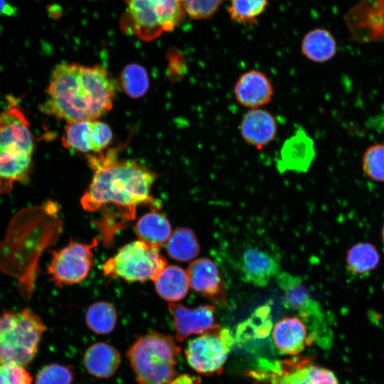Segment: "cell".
<instances>
[{"label": "cell", "mask_w": 384, "mask_h": 384, "mask_svg": "<svg viewBox=\"0 0 384 384\" xmlns=\"http://www.w3.org/2000/svg\"><path fill=\"white\" fill-rule=\"evenodd\" d=\"M303 375L306 384H339L331 371L314 366L306 359L303 364Z\"/></svg>", "instance_id": "836d02e7"}, {"label": "cell", "mask_w": 384, "mask_h": 384, "mask_svg": "<svg viewBox=\"0 0 384 384\" xmlns=\"http://www.w3.org/2000/svg\"><path fill=\"white\" fill-rule=\"evenodd\" d=\"M166 265L159 247L138 240L126 244L108 259L102 272L106 276L128 282L153 281Z\"/></svg>", "instance_id": "8992f818"}, {"label": "cell", "mask_w": 384, "mask_h": 384, "mask_svg": "<svg viewBox=\"0 0 384 384\" xmlns=\"http://www.w3.org/2000/svg\"><path fill=\"white\" fill-rule=\"evenodd\" d=\"M224 0H180L185 14L193 19H206L212 16Z\"/></svg>", "instance_id": "d6a6232c"}, {"label": "cell", "mask_w": 384, "mask_h": 384, "mask_svg": "<svg viewBox=\"0 0 384 384\" xmlns=\"http://www.w3.org/2000/svg\"><path fill=\"white\" fill-rule=\"evenodd\" d=\"M362 168L370 179L384 182V144L369 146L362 156Z\"/></svg>", "instance_id": "4dcf8cb0"}, {"label": "cell", "mask_w": 384, "mask_h": 384, "mask_svg": "<svg viewBox=\"0 0 384 384\" xmlns=\"http://www.w3.org/2000/svg\"><path fill=\"white\" fill-rule=\"evenodd\" d=\"M166 250L171 258L181 262H188L198 255L200 245L192 230L178 227L168 240Z\"/></svg>", "instance_id": "4316f807"}, {"label": "cell", "mask_w": 384, "mask_h": 384, "mask_svg": "<svg viewBox=\"0 0 384 384\" xmlns=\"http://www.w3.org/2000/svg\"><path fill=\"white\" fill-rule=\"evenodd\" d=\"M304 359L295 358L287 361L261 362V368L249 375L270 384H306L303 375Z\"/></svg>", "instance_id": "7402d4cb"}, {"label": "cell", "mask_w": 384, "mask_h": 384, "mask_svg": "<svg viewBox=\"0 0 384 384\" xmlns=\"http://www.w3.org/2000/svg\"><path fill=\"white\" fill-rule=\"evenodd\" d=\"M190 287L214 304L227 305L223 280L215 264L208 258L193 261L187 270Z\"/></svg>", "instance_id": "7c38bea8"}, {"label": "cell", "mask_w": 384, "mask_h": 384, "mask_svg": "<svg viewBox=\"0 0 384 384\" xmlns=\"http://www.w3.org/2000/svg\"><path fill=\"white\" fill-rule=\"evenodd\" d=\"M134 230L139 240L157 247L168 241L172 233L169 220L156 211L143 215L136 223Z\"/></svg>", "instance_id": "d4e9b609"}, {"label": "cell", "mask_w": 384, "mask_h": 384, "mask_svg": "<svg viewBox=\"0 0 384 384\" xmlns=\"http://www.w3.org/2000/svg\"><path fill=\"white\" fill-rule=\"evenodd\" d=\"M153 282L158 294L171 303L183 299L190 287L187 271L177 265H166Z\"/></svg>", "instance_id": "603a6c76"}, {"label": "cell", "mask_w": 384, "mask_h": 384, "mask_svg": "<svg viewBox=\"0 0 384 384\" xmlns=\"http://www.w3.org/2000/svg\"><path fill=\"white\" fill-rule=\"evenodd\" d=\"M33 378L23 368L14 363L0 366V384H32Z\"/></svg>", "instance_id": "e575fe53"}, {"label": "cell", "mask_w": 384, "mask_h": 384, "mask_svg": "<svg viewBox=\"0 0 384 384\" xmlns=\"http://www.w3.org/2000/svg\"><path fill=\"white\" fill-rule=\"evenodd\" d=\"M315 158L313 139L304 128L299 127L294 134L283 142L276 160V167L282 174L286 171L305 173Z\"/></svg>", "instance_id": "8fae6325"}, {"label": "cell", "mask_w": 384, "mask_h": 384, "mask_svg": "<svg viewBox=\"0 0 384 384\" xmlns=\"http://www.w3.org/2000/svg\"><path fill=\"white\" fill-rule=\"evenodd\" d=\"M116 91L103 67L61 63L51 73L41 110L68 123L96 119L112 109Z\"/></svg>", "instance_id": "7a4b0ae2"}, {"label": "cell", "mask_w": 384, "mask_h": 384, "mask_svg": "<svg viewBox=\"0 0 384 384\" xmlns=\"http://www.w3.org/2000/svg\"><path fill=\"white\" fill-rule=\"evenodd\" d=\"M380 262L377 248L370 242H358L351 247L346 257L348 272L355 276H366Z\"/></svg>", "instance_id": "484cf974"}, {"label": "cell", "mask_w": 384, "mask_h": 384, "mask_svg": "<svg viewBox=\"0 0 384 384\" xmlns=\"http://www.w3.org/2000/svg\"><path fill=\"white\" fill-rule=\"evenodd\" d=\"M31 168V154L0 149V195L11 191L14 182L26 181Z\"/></svg>", "instance_id": "ffe728a7"}, {"label": "cell", "mask_w": 384, "mask_h": 384, "mask_svg": "<svg viewBox=\"0 0 384 384\" xmlns=\"http://www.w3.org/2000/svg\"><path fill=\"white\" fill-rule=\"evenodd\" d=\"M121 355L113 346L98 342L90 346L83 356V364L87 373L97 378H109L117 370Z\"/></svg>", "instance_id": "44dd1931"}, {"label": "cell", "mask_w": 384, "mask_h": 384, "mask_svg": "<svg viewBox=\"0 0 384 384\" xmlns=\"http://www.w3.org/2000/svg\"><path fill=\"white\" fill-rule=\"evenodd\" d=\"M240 129L245 142L262 149L275 139L277 124L274 116L267 110L252 109L243 115Z\"/></svg>", "instance_id": "ac0fdd59"}, {"label": "cell", "mask_w": 384, "mask_h": 384, "mask_svg": "<svg viewBox=\"0 0 384 384\" xmlns=\"http://www.w3.org/2000/svg\"><path fill=\"white\" fill-rule=\"evenodd\" d=\"M121 84L129 96L137 98L144 95L149 88V78L145 69L139 65L126 66L121 74Z\"/></svg>", "instance_id": "f546056e"}, {"label": "cell", "mask_w": 384, "mask_h": 384, "mask_svg": "<svg viewBox=\"0 0 384 384\" xmlns=\"http://www.w3.org/2000/svg\"><path fill=\"white\" fill-rule=\"evenodd\" d=\"M381 235H382L383 242L384 244V225L383 226V228H382Z\"/></svg>", "instance_id": "74e56055"}, {"label": "cell", "mask_w": 384, "mask_h": 384, "mask_svg": "<svg viewBox=\"0 0 384 384\" xmlns=\"http://www.w3.org/2000/svg\"><path fill=\"white\" fill-rule=\"evenodd\" d=\"M233 343L230 331L215 324L188 343L185 350L187 362L198 373L219 374Z\"/></svg>", "instance_id": "52a82bcc"}, {"label": "cell", "mask_w": 384, "mask_h": 384, "mask_svg": "<svg viewBox=\"0 0 384 384\" xmlns=\"http://www.w3.org/2000/svg\"><path fill=\"white\" fill-rule=\"evenodd\" d=\"M275 279L283 292V303L287 309L298 311L299 315L313 314L321 311L320 305L311 298L299 276L281 272Z\"/></svg>", "instance_id": "d6986e66"}, {"label": "cell", "mask_w": 384, "mask_h": 384, "mask_svg": "<svg viewBox=\"0 0 384 384\" xmlns=\"http://www.w3.org/2000/svg\"><path fill=\"white\" fill-rule=\"evenodd\" d=\"M97 245L96 239L90 244L71 241L63 248L53 251L47 269L50 279L59 287L83 281L90 270L92 249Z\"/></svg>", "instance_id": "ba28073f"}, {"label": "cell", "mask_w": 384, "mask_h": 384, "mask_svg": "<svg viewBox=\"0 0 384 384\" xmlns=\"http://www.w3.org/2000/svg\"><path fill=\"white\" fill-rule=\"evenodd\" d=\"M314 321L302 316H287L274 326L272 339L276 348L282 353L295 356L316 338L308 331L306 322Z\"/></svg>", "instance_id": "2e32d148"}, {"label": "cell", "mask_w": 384, "mask_h": 384, "mask_svg": "<svg viewBox=\"0 0 384 384\" xmlns=\"http://www.w3.org/2000/svg\"><path fill=\"white\" fill-rule=\"evenodd\" d=\"M92 178L84 192L82 208L95 212L111 206L127 220L136 215L138 206L154 205L151 194L156 172L133 159H120L117 149L89 154Z\"/></svg>", "instance_id": "6da1fadb"}, {"label": "cell", "mask_w": 384, "mask_h": 384, "mask_svg": "<svg viewBox=\"0 0 384 384\" xmlns=\"http://www.w3.org/2000/svg\"><path fill=\"white\" fill-rule=\"evenodd\" d=\"M180 353L172 336L151 331L133 343L127 357L137 384H170L177 375Z\"/></svg>", "instance_id": "3957f363"}, {"label": "cell", "mask_w": 384, "mask_h": 384, "mask_svg": "<svg viewBox=\"0 0 384 384\" xmlns=\"http://www.w3.org/2000/svg\"><path fill=\"white\" fill-rule=\"evenodd\" d=\"M73 380L74 370L72 366L50 363L39 370L35 384H71Z\"/></svg>", "instance_id": "1f68e13d"}, {"label": "cell", "mask_w": 384, "mask_h": 384, "mask_svg": "<svg viewBox=\"0 0 384 384\" xmlns=\"http://www.w3.org/2000/svg\"><path fill=\"white\" fill-rule=\"evenodd\" d=\"M33 139L29 123L16 107L0 112V149L33 154Z\"/></svg>", "instance_id": "5bb4252c"}, {"label": "cell", "mask_w": 384, "mask_h": 384, "mask_svg": "<svg viewBox=\"0 0 384 384\" xmlns=\"http://www.w3.org/2000/svg\"><path fill=\"white\" fill-rule=\"evenodd\" d=\"M117 314L114 306L107 302H97L90 305L85 314L88 328L100 335L108 334L115 328Z\"/></svg>", "instance_id": "83f0119b"}, {"label": "cell", "mask_w": 384, "mask_h": 384, "mask_svg": "<svg viewBox=\"0 0 384 384\" xmlns=\"http://www.w3.org/2000/svg\"><path fill=\"white\" fill-rule=\"evenodd\" d=\"M199 381V378L192 377L187 374H182L176 377L170 384H198Z\"/></svg>", "instance_id": "d590c367"}, {"label": "cell", "mask_w": 384, "mask_h": 384, "mask_svg": "<svg viewBox=\"0 0 384 384\" xmlns=\"http://www.w3.org/2000/svg\"><path fill=\"white\" fill-rule=\"evenodd\" d=\"M46 326L31 309L0 311V366L29 364L35 358Z\"/></svg>", "instance_id": "277c9868"}, {"label": "cell", "mask_w": 384, "mask_h": 384, "mask_svg": "<svg viewBox=\"0 0 384 384\" xmlns=\"http://www.w3.org/2000/svg\"><path fill=\"white\" fill-rule=\"evenodd\" d=\"M344 21L351 41L384 42V0H361L348 11Z\"/></svg>", "instance_id": "9c48e42d"}, {"label": "cell", "mask_w": 384, "mask_h": 384, "mask_svg": "<svg viewBox=\"0 0 384 384\" xmlns=\"http://www.w3.org/2000/svg\"><path fill=\"white\" fill-rule=\"evenodd\" d=\"M169 311L174 320L176 340L182 342L190 335L202 334L214 325L215 308L206 304L189 309L181 304L170 303Z\"/></svg>", "instance_id": "9a60e30c"}, {"label": "cell", "mask_w": 384, "mask_h": 384, "mask_svg": "<svg viewBox=\"0 0 384 384\" xmlns=\"http://www.w3.org/2000/svg\"><path fill=\"white\" fill-rule=\"evenodd\" d=\"M112 139L110 127L97 119L68 123L62 136L63 146L78 153H100Z\"/></svg>", "instance_id": "30bf717a"}, {"label": "cell", "mask_w": 384, "mask_h": 384, "mask_svg": "<svg viewBox=\"0 0 384 384\" xmlns=\"http://www.w3.org/2000/svg\"><path fill=\"white\" fill-rule=\"evenodd\" d=\"M337 42L333 34L325 28H315L304 36L301 43L302 54L309 60L324 63L331 60L337 53Z\"/></svg>", "instance_id": "cb8c5ba5"}, {"label": "cell", "mask_w": 384, "mask_h": 384, "mask_svg": "<svg viewBox=\"0 0 384 384\" xmlns=\"http://www.w3.org/2000/svg\"><path fill=\"white\" fill-rule=\"evenodd\" d=\"M228 12L232 21L243 25L254 23L265 11L267 0H230Z\"/></svg>", "instance_id": "f1b7e54d"}, {"label": "cell", "mask_w": 384, "mask_h": 384, "mask_svg": "<svg viewBox=\"0 0 384 384\" xmlns=\"http://www.w3.org/2000/svg\"><path fill=\"white\" fill-rule=\"evenodd\" d=\"M16 12V9L6 0H0V14L11 16Z\"/></svg>", "instance_id": "8d00e7d4"}, {"label": "cell", "mask_w": 384, "mask_h": 384, "mask_svg": "<svg viewBox=\"0 0 384 384\" xmlns=\"http://www.w3.org/2000/svg\"><path fill=\"white\" fill-rule=\"evenodd\" d=\"M125 4L122 30L146 41L173 31L185 16L180 0H125Z\"/></svg>", "instance_id": "5b68a950"}, {"label": "cell", "mask_w": 384, "mask_h": 384, "mask_svg": "<svg viewBox=\"0 0 384 384\" xmlns=\"http://www.w3.org/2000/svg\"><path fill=\"white\" fill-rule=\"evenodd\" d=\"M242 279L254 286L264 287L281 272L278 261L268 252L257 247L242 250L238 260Z\"/></svg>", "instance_id": "4fadbf2b"}, {"label": "cell", "mask_w": 384, "mask_h": 384, "mask_svg": "<svg viewBox=\"0 0 384 384\" xmlns=\"http://www.w3.org/2000/svg\"><path fill=\"white\" fill-rule=\"evenodd\" d=\"M233 93L237 102L252 109L270 103L274 95L272 84L268 76L258 70L242 73L235 84Z\"/></svg>", "instance_id": "e0dca14e"}]
</instances>
